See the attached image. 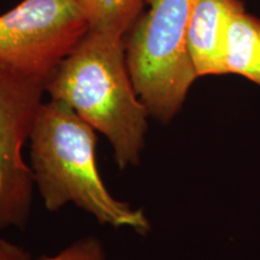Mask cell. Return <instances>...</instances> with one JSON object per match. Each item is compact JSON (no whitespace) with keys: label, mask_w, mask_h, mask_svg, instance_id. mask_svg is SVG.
Instances as JSON below:
<instances>
[{"label":"cell","mask_w":260,"mask_h":260,"mask_svg":"<svg viewBox=\"0 0 260 260\" xmlns=\"http://www.w3.org/2000/svg\"><path fill=\"white\" fill-rule=\"evenodd\" d=\"M45 92L105 136L121 170L140 164L151 116L130 77L124 37L89 29L46 81Z\"/></svg>","instance_id":"cell-1"},{"label":"cell","mask_w":260,"mask_h":260,"mask_svg":"<svg viewBox=\"0 0 260 260\" xmlns=\"http://www.w3.org/2000/svg\"><path fill=\"white\" fill-rule=\"evenodd\" d=\"M96 130L67 104H42L32 129L30 169L45 207L56 212L73 203L102 225L151 230L144 210L116 199L104 183L96 162Z\"/></svg>","instance_id":"cell-2"},{"label":"cell","mask_w":260,"mask_h":260,"mask_svg":"<svg viewBox=\"0 0 260 260\" xmlns=\"http://www.w3.org/2000/svg\"><path fill=\"white\" fill-rule=\"evenodd\" d=\"M128 31L125 57L134 88L149 116L169 123L198 79L187 46L195 0H145Z\"/></svg>","instance_id":"cell-3"},{"label":"cell","mask_w":260,"mask_h":260,"mask_svg":"<svg viewBox=\"0 0 260 260\" xmlns=\"http://www.w3.org/2000/svg\"><path fill=\"white\" fill-rule=\"evenodd\" d=\"M88 30L76 0H23L0 16V64L45 84Z\"/></svg>","instance_id":"cell-4"},{"label":"cell","mask_w":260,"mask_h":260,"mask_svg":"<svg viewBox=\"0 0 260 260\" xmlns=\"http://www.w3.org/2000/svg\"><path fill=\"white\" fill-rule=\"evenodd\" d=\"M45 94L40 81L0 64V232L24 229L30 216L35 184L23 148Z\"/></svg>","instance_id":"cell-5"},{"label":"cell","mask_w":260,"mask_h":260,"mask_svg":"<svg viewBox=\"0 0 260 260\" xmlns=\"http://www.w3.org/2000/svg\"><path fill=\"white\" fill-rule=\"evenodd\" d=\"M242 10V0H195L187 46L198 77L226 74L228 25Z\"/></svg>","instance_id":"cell-6"},{"label":"cell","mask_w":260,"mask_h":260,"mask_svg":"<svg viewBox=\"0 0 260 260\" xmlns=\"http://www.w3.org/2000/svg\"><path fill=\"white\" fill-rule=\"evenodd\" d=\"M225 69L260 87V18L245 10L234 14L228 25Z\"/></svg>","instance_id":"cell-7"},{"label":"cell","mask_w":260,"mask_h":260,"mask_svg":"<svg viewBox=\"0 0 260 260\" xmlns=\"http://www.w3.org/2000/svg\"><path fill=\"white\" fill-rule=\"evenodd\" d=\"M89 29L125 37L141 15L145 0H76Z\"/></svg>","instance_id":"cell-8"},{"label":"cell","mask_w":260,"mask_h":260,"mask_svg":"<svg viewBox=\"0 0 260 260\" xmlns=\"http://www.w3.org/2000/svg\"><path fill=\"white\" fill-rule=\"evenodd\" d=\"M37 260H106L102 241L94 236H86L61 249L54 255H41Z\"/></svg>","instance_id":"cell-9"},{"label":"cell","mask_w":260,"mask_h":260,"mask_svg":"<svg viewBox=\"0 0 260 260\" xmlns=\"http://www.w3.org/2000/svg\"><path fill=\"white\" fill-rule=\"evenodd\" d=\"M0 260H32L30 253L0 236Z\"/></svg>","instance_id":"cell-10"}]
</instances>
